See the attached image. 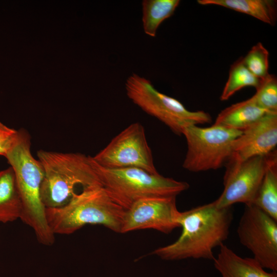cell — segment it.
<instances>
[{"instance_id":"6da1fadb","label":"cell","mask_w":277,"mask_h":277,"mask_svg":"<svg viewBox=\"0 0 277 277\" xmlns=\"http://www.w3.org/2000/svg\"><path fill=\"white\" fill-rule=\"evenodd\" d=\"M233 217L231 207L218 208L215 201L181 212L178 221L182 228L180 236L152 253L167 261L213 260V250L227 239Z\"/></svg>"},{"instance_id":"7a4b0ae2","label":"cell","mask_w":277,"mask_h":277,"mask_svg":"<svg viewBox=\"0 0 277 277\" xmlns=\"http://www.w3.org/2000/svg\"><path fill=\"white\" fill-rule=\"evenodd\" d=\"M5 157L13 171L22 201L20 220L33 229L39 243L52 245L55 235L48 224L41 197L44 170L31 153V138L26 130H18L17 140Z\"/></svg>"},{"instance_id":"3957f363","label":"cell","mask_w":277,"mask_h":277,"mask_svg":"<svg viewBox=\"0 0 277 277\" xmlns=\"http://www.w3.org/2000/svg\"><path fill=\"white\" fill-rule=\"evenodd\" d=\"M125 211L103 186H97L83 189L63 206L46 208V217L54 235L72 234L87 224L121 233Z\"/></svg>"},{"instance_id":"277c9868","label":"cell","mask_w":277,"mask_h":277,"mask_svg":"<svg viewBox=\"0 0 277 277\" xmlns=\"http://www.w3.org/2000/svg\"><path fill=\"white\" fill-rule=\"evenodd\" d=\"M37 156L44 170L41 197L46 208L64 206L79 192L78 187L103 186L92 156L43 150Z\"/></svg>"},{"instance_id":"5b68a950","label":"cell","mask_w":277,"mask_h":277,"mask_svg":"<svg viewBox=\"0 0 277 277\" xmlns=\"http://www.w3.org/2000/svg\"><path fill=\"white\" fill-rule=\"evenodd\" d=\"M94 162L103 186L125 209L140 199L176 196L189 187L186 182L140 168H107Z\"/></svg>"},{"instance_id":"8992f818","label":"cell","mask_w":277,"mask_h":277,"mask_svg":"<svg viewBox=\"0 0 277 277\" xmlns=\"http://www.w3.org/2000/svg\"><path fill=\"white\" fill-rule=\"evenodd\" d=\"M125 89L134 104L165 124L176 134L182 135L187 127L212 121L209 113L188 110L179 101L159 92L149 80L135 73L127 78Z\"/></svg>"},{"instance_id":"52a82bcc","label":"cell","mask_w":277,"mask_h":277,"mask_svg":"<svg viewBox=\"0 0 277 277\" xmlns=\"http://www.w3.org/2000/svg\"><path fill=\"white\" fill-rule=\"evenodd\" d=\"M242 131L214 124L208 127L197 125L186 127L182 133L187 145L183 168L199 172L225 165L230 156L232 143Z\"/></svg>"},{"instance_id":"ba28073f","label":"cell","mask_w":277,"mask_h":277,"mask_svg":"<svg viewBox=\"0 0 277 277\" xmlns=\"http://www.w3.org/2000/svg\"><path fill=\"white\" fill-rule=\"evenodd\" d=\"M92 158L104 168L136 167L151 173H159L154 164L144 128L138 122L122 130Z\"/></svg>"},{"instance_id":"9c48e42d","label":"cell","mask_w":277,"mask_h":277,"mask_svg":"<svg viewBox=\"0 0 277 277\" xmlns=\"http://www.w3.org/2000/svg\"><path fill=\"white\" fill-rule=\"evenodd\" d=\"M275 158L276 150L266 156L242 161L228 160L224 176V189L214 201L216 206L222 208L238 203L245 205L253 204L266 169Z\"/></svg>"},{"instance_id":"30bf717a","label":"cell","mask_w":277,"mask_h":277,"mask_svg":"<svg viewBox=\"0 0 277 277\" xmlns=\"http://www.w3.org/2000/svg\"><path fill=\"white\" fill-rule=\"evenodd\" d=\"M237 233L241 244L264 269L277 271V221L254 204L246 205Z\"/></svg>"},{"instance_id":"8fae6325","label":"cell","mask_w":277,"mask_h":277,"mask_svg":"<svg viewBox=\"0 0 277 277\" xmlns=\"http://www.w3.org/2000/svg\"><path fill=\"white\" fill-rule=\"evenodd\" d=\"M180 212L175 196L140 199L125 209L121 233L152 229L168 234L180 227Z\"/></svg>"},{"instance_id":"7c38bea8","label":"cell","mask_w":277,"mask_h":277,"mask_svg":"<svg viewBox=\"0 0 277 277\" xmlns=\"http://www.w3.org/2000/svg\"><path fill=\"white\" fill-rule=\"evenodd\" d=\"M277 145V112L268 113L242 130L232 143L228 160L242 161L266 156Z\"/></svg>"},{"instance_id":"4fadbf2b","label":"cell","mask_w":277,"mask_h":277,"mask_svg":"<svg viewBox=\"0 0 277 277\" xmlns=\"http://www.w3.org/2000/svg\"><path fill=\"white\" fill-rule=\"evenodd\" d=\"M213 261L222 277H277L276 272L266 271L254 258L241 257L224 244Z\"/></svg>"},{"instance_id":"5bb4252c","label":"cell","mask_w":277,"mask_h":277,"mask_svg":"<svg viewBox=\"0 0 277 277\" xmlns=\"http://www.w3.org/2000/svg\"><path fill=\"white\" fill-rule=\"evenodd\" d=\"M270 113L273 112L259 107L251 97L222 110L214 124L242 131Z\"/></svg>"},{"instance_id":"9a60e30c","label":"cell","mask_w":277,"mask_h":277,"mask_svg":"<svg viewBox=\"0 0 277 277\" xmlns=\"http://www.w3.org/2000/svg\"><path fill=\"white\" fill-rule=\"evenodd\" d=\"M197 2L245 13L271 26H274L277 19V2L274 0H198Z\"/></svg>"},{"instance_id":"2e32d148","label":"cell","mask_w":277,"mask_h":277,"mask_svg":"<svg viewBox=\"0 0 277 277\" xmlns=\"http://www.w3.org/2000/svg\"><path fill=\"white\" fill-rule=\"evenodd\" d=\"M23 204L11 167L0 170V223L21 219Z\"/></svg>"},{"instance_id":"e0dca14e","label":"cell","mask_w":277,"mask_h":277,"mask_svg":"<svg viewBox=\"0 0 277 277\" xmlns=\"http://www.w3.org/2000/svg\"><path fill=\"white\" fill-rule=\"evenodd\" d=\"M180 3V0L143 1L142 24L145 34L155 37L160 25L173 14Z\"/></svg>"},{"instance_id":"ac0fdd59","label":"cell","mask_w":277,"mask_h":277,"mask_svg":"<svg viewBox=\"0 0 277 277\" xmlns=\"http://www.w3.org/2000/svg\"><path fill=\"white\" fill-rule=\"evenodd\" d=\"M252 204L277 221V158L268 166Z\"/></svg>"},{"instance_id":"d6986e66","label":"cell","mask_w":277,"mask_h":277,"mask_svg":"<svg viewBox=\"0 0 277 277\" xmlns=\"http://www.w3.org/2000/svg\"><path fill=\"white\" fill-rule=\"evenodd\" d=\"M261 80L253 75L245 66L242 57L235 62L230 67L227 81L224 87L220 100H228L237 91L246 87L256 89Z\"/></svg>"},{"instance_id":"ffe728a7","label":"cell","mask_w":277,"mask_h":277,"mask_svg":"<svg viewBox=\"0 0 277 277\" xmlns=\"http://www.w3.org/2000/svg\"><path fill=\"white\" fill-rule=\"evenodd\" d=\"M269 53L260 42L254 45L247 54L242 57L243 62L248 70L260 80L266 77L269 70Z\"/></svg>"},{"instance_id":"44dd1931","label":"cell","mask_w":277,"mask_h":277,"mask_svg":"<svg viewBox=\"0 0 277 277\" xmlns=\"http://www.w3.org/2000/svg\"><path fill=\"white\" fill-rule=\"evenodd\" d=\"M255 103L267 111L277 112V78L269 74L261 80L256 93L252 96Z\"/></svg>"},{"instance_id":"7402d4cb","label":"cell","mask_w":277,"mask_h":277,"mask_svg":"<svg viewBox=\"0 0 277 277\" xmlns=\"http://www.w3.org/2000/svg\"><path fill=\"white\" fill-rule=\"evenodd\" d=\"M18 130L10 128L0 122V156L6 155L15 144Z\"/></svg>"}]
</instances>
